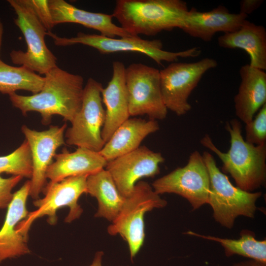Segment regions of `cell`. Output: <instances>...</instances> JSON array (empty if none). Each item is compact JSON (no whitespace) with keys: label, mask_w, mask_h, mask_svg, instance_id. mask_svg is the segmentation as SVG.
Instances as JSON below:
<instances>
[{"label":"cell","mask_w":266,"mask_h":266,"mask_svg":"<svg viewBox=\"0 0 266 266\" xmlns=\"http://www.w3.org/2000/svg\"><path fill=\"white\" fill-rule=\"evenodd\" d=\"M262 0H243L240 2L239 13L248 15L258 9L263 3Z\"/></svg>","instance_id":"f546056e"},{"label":"cell","mask_w":266,"mask_h":266,"mask_svg":"<svg viewBox=\"0 0 266 266\" xmlns=\"http://www.w3.org/2000/svg\"><path fill=\"white\" fill-rule=\"evenodd\" d=\"M104 253L102 251H97L94 257L92 263L89 266H103L102 260Z\"/></svg>","instance_id":"1f68e13d"},{"label":"cell","mask_w":266,"mask_h":266,"mask_svg":"<svg viewBox=\"0 0 266 266\" xmlns=\"http://www.w3.org/2000/svg\"><path fill=\"white\" fill-rule=\"evenodd\" d=\"M54 26L76 23L98 31L100 34L116 38L133 36L113 22L112 14L93 12L79 9L64 0H48Z\"/></svg>","instance_id":"ac0fdd59"},{"label":"cell","mask_w":266,"mask_h":266,"mask_svg":"<svg viewBox=\"0 0 266 266\" xmlns=\"http://www.w3.org/2000/svg\"><path fill=\"white\" fill-rule=\"evenodd\" d=\"M245 141L255 145L266 144V103L245 126Z\"/></svg>","instance_id":"4316f807"},{"label":"cell","mask_w":266,"mask_h":266,"mask_svg":"<svg viewBox=\"0 0 266 266\" xmlns=\"http://www.w3.org/2000/svg\"><path fill=\"white\" fill-rule=\"evenodd\" d=\"M16 17L14 22L22 33L27 49L13 50L9 55L12 62L30 70L45 74L57 66V59L47 47L45 37L48 31L24 0H8Z\"/></svg>","instance_id":"ba28073f"},{"label":"cell","mask_w":266,"mask_h":266,"mask_svg":"<svg viewBox=\"0 0 266 266\" xmlns=\"http://www.w3.org/2000/svg\"><path fill=\"white\" fill-rule=\"evenodd\" d=\"M22 178L19 175L6 178L0 176V208H7L13 197L12 190Z\"/></svg>","instance_id":"f1b7e54d"},{"label":"cell","mask_w":266,"mask_h":266,"mask_svg":"<svg viewBox=\"0 0 266 266\" xmlns=\"http://www.w3.org/2000/svg\"><path fill=\"white\" fill-rule=\"evenodd\" d=\"M189 9L181 0H118L112 14L133 36L181 29Z\"/></svg>","instance_id":"3957f363"},{"label":"cell","mask_w":266,"mask_h":266,"mask_svg":"<svg viewBox=\"0 0 266 266\" xmlns=\"http://www.w3.org/2000/svg\"><path fill=\"white\" fill-rule=\"evenodd\" d=\"M166 201L147 182L139 181L127 198L116 218L107 227L111 235H120L128 243L131 261L142 247L145 236L144 217L154 208H162Z\"/></svg>","instance_id":"5b68a950"},{"label":"cell","mask_w":266,"mask_h":266,"mask_svg":"<svg viewBox=\"0 0 266 266\" xmlns=\"http://www.w3.org/2000/svg\"><path fill=\"white\" fill-rule=\"evenodd\" d=\"M33 10L48 32L55 26L48 4V0H24Z\"/></svg>","instance_id":"83f0119b"},{"label":"cell","mask_w":266,"mask_h":266,"mask_svg":"<svg viewBox=\"0 0 266 266\" xmlns=\"http://www.w3.org/2000/svg\"><path fill=\"white\" fill-rule=\"evenodd\" d=\"M247 17V15L239 12L231 13L222 5L207 12H200L192 7L181 30L192 37L208 42L216 33H226L237 31Z\"/></svg>","instance_id":"2e32d148"},{"label":"cell","mask_w":266,"mask_h":266,"mask_svg":"<svg viewBox=\"0 0 266 266\" xmlns=\"http://www.w3.org/2000/svg\"><path fill=\"white\" fill-rule=\"evenodd\" d=\"M218 43L225 48L245 50L250 56V66L266 69V31L264 26L246 20L237 31L220 36Z\"/></svg>","instance_id":"7402d4cb"},{"label":"cell","mask_w":266,"mask_h":266,"mask_svg":"<svg viewBox=\"0 0 266 266\" xmlns=\"http://www.w3.org/2000/svg\"><path fill=\"white\" fill-rule=\"evenodd\" d=\"M32 171L31 152L26 140L11 153L0 156V174L5 173L31 178Z\"/></svg>","instance_id":"484cf974"},{"label":"cell","mask_w":266,"mask_h":266,"mask_svg":"<svg viewBox=\"0 0 266 266\" xmlns=\"http://www.w3.org/2000/svg\"><path fill=\"white\" fill-rule=\"evenodd\" d=\"M102 84L90 77L84 87L80 109L66 132V143L70 145L100 152L105 144L101 130L105 120L102 105Z\"/></svg>","instance_id":"9c48e42d"},{"label":"cell","mask_w":266,"mask_h":266,"mask_svg":"<svg viewBox=\"0 0 266 266\" xmlns=\"http://www.w3.org/2000/svg\"><path fill=\"white\" fill-rule=\"evenodd\" d=\"M30 180L13 193L12 200L7 207L3 226L0 230V264L7 259L29 254L27 241L16 229L18 223L29 213L27 201L30 190Z\"/></svg>","instance_id":"9a60e30c"},{"label":"cell","mask_w":266,"mask_h":266,"mask_svg":"<svg viewBox=\"0 0 266 266\" xmlns=\"http://www.w3.org/2000/svg\"><path fill=\"white\" fill-rule=\"evenodd\" d=\"M82 76L68 72L58 66L48 71L41 91L31 96L13 93L8 95L12 104L26 116L36 111L41 123L49 125L52 116L59 115L65 121H72L80 109L84 90Z\"/></svg>","instance_id":"6da1fadb"},{"label":"cell","mask_w":266,"mask_h":266,"mask_svg":"<svg viewBox=\"0 0 266 266\" xmlns=\"http://www.w3.org/2000/svg\"><path fill=\"white\" fill-rule=\"evenodd\" d=\"M66 124L62 127L51 126L49 129L36 131L23 125L21 131L30 148L32 161V175L29 196L39 199L40 193L46 185V171L52 163L56 151L65 144L64 132Z\"/></svg>","instance_id":"5bb4252c"},{"label":"cell","mask_w":266,"mask_h":266,"mask_svg":"<svg viewBox=\"0 0 266 266\" xmlns=\"http://www.w3.org/2000/svg\"><path fill=\"white\" fill-rule=\"evenodd\" d=\"M54 158L55 161L48 166L46 174L52 182L69 177L91 174L105 168L107 163L99 152L81 147L73 152L64 149Z\"/></svg>","instance_id":"44dd1931"},{"label":"cell","mask_w":266,"mask_h":266,"mask_svg":"<svg viewBox=\"0 0 266 266\" xmlns=\"http://www.w3.org/2000/svg\"><path fill=\"white\" fill-rule=\"evenodd\" d=\"M86 193L98 201L95 217L112 222L117 217L125 200L110 173L105 168L88 176Z\"/></svg>","instance_id":"603a6c76"},{"label":"cell","mask_w":266,"mask_h":266,"mask_svg":"<svg viewBox=\"0 0 266 266\" xmlns=\"http://www.w3.org/2000/svg\"><path fill=\"white\" fill-rule=\"evenodd\" d=\"M3 33V26L0 18V51L2 43V35Z\"/></svg>","instance_id":"d6a6232c"},{"label":"cell","mask_w":266,"mask_h":266,"mask_svg":"<svg viewBox=\"0 0 266 266\" xmlns=\"http://www.w3.org/2000/svg\"><path fill=\"white\" fill-rule=\"evenodd\" d=\"M202 156L210 180L207 203L212 208L215 221L224 227L232 229L237 217L253 218L257 209L256 202L262 193L247 192L233 186L228 176L220 170L210 153L204 151Z\"/></svg>","instance_id":"277c9868"},{"label":"cell","mask_w":266,"mask_h":266,"mask_svg":"<svg viewBox=\"0 0 266 266\" xmlns=\"http://www.w3.org/2000/svg\"><path fill=\"white\" fill-rule=\"evenodd\" d=\"M44 82L42 77L24 66H14L0 59V93L9 95L18 90L39 92Z\"/></svg>","instance_id":"d4e9b609"},{"label":"cell","mask_w":266,"mask_h":266,"mask_svg":"<svg viewBox=\"0 0 266 266\" xmlns=\"http://www.w3.org/2000/svg\"><path fill=\"white\" fill-rule=\"evenodd\" d=\"M124 64L112 63V74L106 87L101 90L102 100L105 106V120L101 137L105 143L116 130L130 117Z\"/></svg>","instance_id":"e0dca14e"},{"label":"cell","mask_w":266,"mask_h":266,"mask_svg":"<svg viewBox=\"0 0 266 266\" xmlns=\"http://www.w3.org/2000/svg\"><path fill=\"white\" fill-rule=\"evenodd\" d=\"M230 266H266V264L250 259L233 264Z\"/></svg>","instance_id":"4dcf8cb0"},{"label":"cell","mask_w":266,"mask_h":266,"mask_svg":"<svg viewBox=\"0 0 266 266\" xmlns=\"http://www.w3.org/2000/svg\"><path fill=\"white\" fill-rule=\"evenodd\" d=\"M47 35L53 38L56 46L81 44L92 47L103 54L135 52L147 56L159 65H162L163 62H175L179 58L196 57L201 54V50L198 47L176 52L166 51L163 49L161 40L143 39L139 36L111 38L100 34L79 32L74 37H62L51 32H48Z\"/></svg>","instance_id":"8992f818"},{"label":"cell","mask_w":266,"mask_h":266,"mask_svg":"<svg viewBox=\"0 0 266 266\" xmlns=\"http://www.w3.org/2000/svg\"><path fill=\"white\" fill-rule=\"evenodd\" d=\"M231 145L226 153L220 151L208 134L200 140L201 144L214 152L223 163V172L229 173L237 187L251 192L263 185L266 178V144L255 145L246 142L242 135L239 121L227 123Z\"/></svg>","instance_id":"7a4b0ae2"},{"label":"cell","mask_w":266,"mask_h":266,"mask_svg":"<svg viewBox=\"0 0 266 266\" xmlns=\"http://www.w3.org/2000/svg\"><path fill=\"white\" fill-rule=\"evenodd\" d=\"M164 161L161 153L142 146L107 162L105 169L110 173L120 193L127 198L140 179L159 174V165Z\"/></svg>","instance_id":"4fadbf2b"},{"label":"cell","mask_w":266,"mask_h":266,"mask_svg":"<svg viewBox=\"0 0 266 266\" xmlns=\"http://www.w3.org/2000/svg\"><path fill=\"white\" fill-rule=\"evenodd\" d=\"M152 187L159 195L173 193L182 197L190 202L193 210L207 203L210 180L202 156L198 151H194L185 166L156 179Z\"/></svg>","instance_id":"7c38bea8"},{"label":"cell","mask_w":266,"mask_h":266,"mask_svg":"<svg viewBox=\"0 0 266 266\" xmlns=\"http://www.w3.org/2000/svg\"><path fill=\"white\" fill-rule=\"evenodd\" d=\"M185 233L219 242L227 257L237 255L266 264V240L256 239L254 233L249 230H242L237 239L204 235L190 231Z\"/></svg>","instance_id":"cb8c5ba5"},{"label":"cell","mask_w":266,"mask_h":266,"mask_svg":"<svg viewBox=\"0 0 266 266\" xmlns=\"http://www.w3.org/2000/svg\"><path fill=\"white\" fill-rule=\"evenodd\" d=\"M125 80L130 116L147 115L151 120H163L167 109L160 86V70L142 63L126 67Z\"/></svg>","instance_id":"30bf717a"},{"label":"cell","mask_w":266,"mask_h":266,"mask_svg":"<svg viewBox=\"0 0 266 266\" xmlns=\"http://www.w3.org/2000/svg\"><path fill=\"white\" fill-rule=\"evenodd\" d=\"M217 66L215 60L205 58L194 63L173 62L160 70L161 93L167 109L177 116L190 111V94L203 75Z\"/></svg>","instance_id":"8fae6325"},{"label":"cell","mask_w":266,"mask_h":266,"mask_svg":"<svg viewBox=\"0 0 266 266\" xmlns=\"http://www.w3.org/2000/svg\"><path fill=\"white\" fill-rule=\"evenodd\" d=\"M89 175L71 176L58 182H50L45 186L44 197L35 200L33 205L37 208L29 212L26 217L16 227L18 232L27 239L28 233L33 223L37 219L47 216V222L51 225L57 222L56 212L63 207H67L69 212L65 219L70 223L78 219L83 209L78 203L80 197L86 193V181Z\"/></svg>","instance_id":"52a82bcc"},{"label":"cell","mask_w":266,"mask_h":266,"mask_svg":"<svg viewBox=\"0 0 266 266\" xmlns=\"http://www.w3.org/2000/svg\"><path fill=\"white\" fill-rule=\"evenodd\" d=\"M159 129L156 120L129 118L116 130L99 152L107 162L112 160L138 148L145 138Z\"/></svg>","instance_id":"ffe728a7"},{"label":"cell","mask_w":266,"mask_h":266,"mask_svg":"<svg viewBox=\"0 0 266 266\" xmlns=\"http://www.w3.org/2000/svg\"><path fill=\"white\" fill-rule=\"evenodd\" d=\"M241 82L234 97L235 114L247 124L266 102V73L249 64L239 70Z\"/></svg>","instance_id":"d6986e66"}]
</instances>
